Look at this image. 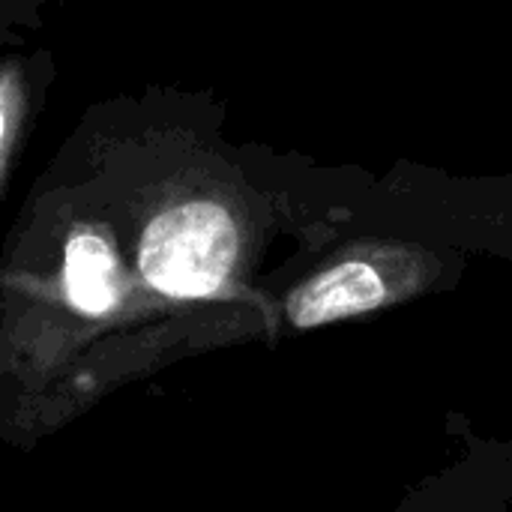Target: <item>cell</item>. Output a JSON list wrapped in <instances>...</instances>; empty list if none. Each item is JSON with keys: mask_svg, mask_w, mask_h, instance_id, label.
<instances>
[{"mask_svg": "<svg viewBox=\"0 0 512 512\" xmlns=\"http://www.w3.org/2000/svg\"><path fill=\"white\" fill-rule=\"evenodd\" d=\"M54 81L57 60L48 48H12L0 54V204Z\"/></svg>", "mask_w": 512, "mask_h": 512, "instance_id": "1", "label": "cell"}, {"mask_svg": "<svg viewBox=\"0 0 512 512\" xmlns=\"http://www.w3.org/2000/svg\"><path fill=\"white\" fill-rule=\"evenodd\" d=\"M390 300L387 282L366 261H342L315 279L291 291L285 303L288 324L294 330L324 327L342 318L366 315Z\"/></svg>", "mask_w": 512, "mask_h": 512, "instance_id": "2", "label": "cell"}, {"mask_svg": "<svg viewBox=\"0 0 512 512\" xmlns=\"http://www.w3.org/2000/svg\"><path fill=\"white\" fill-rule=\"evenodd\" d=\"M69 0H0V54L24 48Z\"/></svg>", "mask_w": 512, "mask_h": 512, "instance_id": "3", "label": "cell"}]
</instances>
